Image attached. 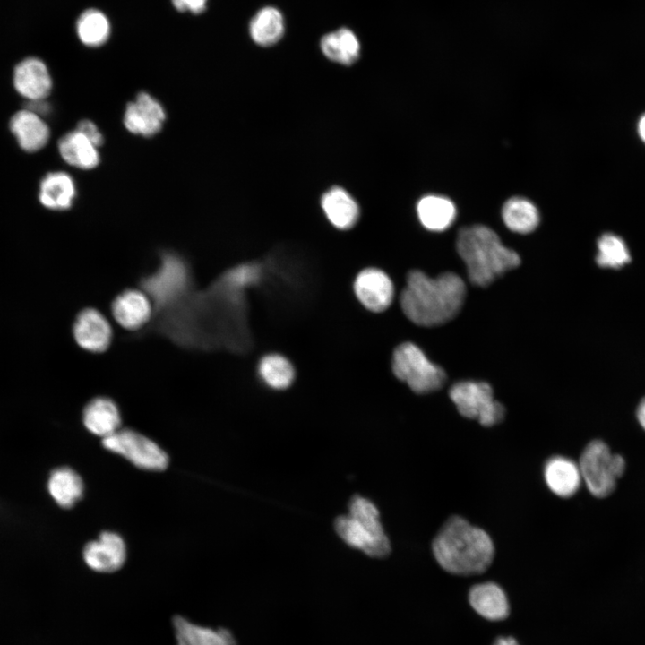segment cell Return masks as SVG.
<instances>
[{"label": "cell", "instance_id": "6da1fadb", "mask_svg": "<svg viewBox=\"0 0 645 645\" xmlns=\"http://www.w3.org/2000/svg\"><path fill=\"white\" fill-rule=\"evenodd\" d=\"M465 296L464 281L453 272L431 278L422 271L412 270L407 274L400 305L411 322L433 327L453 319L460 311Z\"/></svg>", "mask_w": 645, "mask_h": 645}, {"label": "cell", "instance_id": "7a4b0ae2", "mask_svg": "<svg viewBox=\"0 0 645 645\" xmlns=\"http://www.w3.org/2000/svg\"><path fill=\"white\" fill-rule=\"evenodd\" d=\"M494 545L489 534L461 516H451L432 542V552L439 566L459 576L484 572L494 557Z\"/></svg>", "mask_w": 645, "mask_h": 645}, {"label": "cell", "instance_id": "3957f363", "mask_svg": "<svg viewBox=\"0 0 645 645\" xmlns=\"http://www.w3.org/2000/svg\"><path fill=\"white\" fill-rule=\"evenodd\" d=\"M456 248L466 264L469 281L478 287L490 285L520 263V255L504 246L498 235L484 225L460 228Z\"/></svg>", "mask_w": 645, "mask_h": 645}, {"label": "cell", "instance_id": "277c9868", "mask_svg": "<svg viewBox=\"0 0 645 645\" xmlns=\"http://www.w3.org/2000/svg\"><path fill=\"white\" fill-rule=\"evenodd\" d=\"M379 517V512L371 501L357 495L350 502L349 514L339 517L335 529L350 546L372 557H383L390 553L391 544Z\"/></svg>", "mask_w": 645, "mask_h": 645}, {"label": "cell", "instance_id": "5b68a950", "mask_svg": "<svg viewBox=\"0 0 645 645\" xmlns=\"http://www.w3.org/2000/svg\"><path fill=\"white\" fill-rule=\"evenodd\" d=\"M391 367L394 376L417 394L435 391L446 381L444 370L431 362L417 345L409 341L395 347Z\"/></svg>", "mask_w": 645, "mask_h": 645}, {"label": "cell", "instance_id": "8992f818", "mask_svg": "<svg viewBox=\"0 0 645 645\" xmlns=\"http://www.w3.org/2000/svg\"><path fill=\"white\" fill-rule=\"evenodd\" d=\"M579 469L582 482L589 493L599 498L609 495L616 480L624 473L625 461L619 454L611 452L600 440L589 443L581 452Z\"/></svg>", "mask_w": 645, "mask_h": 645}, {"label": "cell", "instance_id": "52a82bcc", "mask_svg": "<svg viewBox=\"0 0 645 645\" xmlns=\"http://www.w3.org/2000/svg\"><path fill=\"white\" fill-rule=\"evenodd\" d=\"M459 413L475 419L486 427L493 426L504 417V407L494 398L492 387L485 382H459L449 391Z\"/></svg>", "mask_w": 645, "mask_h": 645}, {"label": "cell", "instance_id": "ba28073f", "mask_svg": "<svg viewBox=\"0 0 645 645\" xmlns=\"http://www.w3.org/2000/svg\"><path fill=\"white\" fill-rule=\"evenodd\" d=\"M102 444L143 469L162 470L168 463L167 453L156 443L131 429H118L103 438Z\"/></svg>", "mask_w": 645, "mask_h": 645}, {"label": "cell", "instance_id": "9c48e42d", "mask_svg": "<svg viewBox=\"0 0 645 645\" xmlns=\"http://www.w3.org/2000/svg\"><path fill=\"white\" fill-rule=\"evenodd\" d=\"M352 291L360 305L375 314L385 312L391 305L395 296L391 278L377 266L360 269L353 279Z\"/></svg>", "mask_w": 645, "mask_h": 645}, {"label": "cell", "instance_id": "30bf717a", "mask_svg": "<svg viewBox=\"0 0 645 645\" xmlns=\"http://www.w3.org/2000/svg\"><path fill=\"white\" fill-rule=\"evenodd\" d=\"M165 119L162 105L149 93L141 92L127 105L124 125L133 134L150 137L160 131Z\"/></svg>", "mask_w": 645, "mask_h": 645}, {"label": "cell", "instance_id": "8fae6325", "mask_svg": "<svg viewBox=\"0 0 645 645\" xmlns=\"http://www.w3.org/2000/svg\"><path fill=\"white\" fill-rule=\"evenodd\" d=\"M13 82L27 101L47 99L53 86L47 64L35 56L26 57L15 65Z\"/></svg>", "mask_w": 645, "mask_h": 645}, {"label": "cell", "instance_id": "7c38bea8", "mask_svg": "<svg viewBox=\"0 0 645 645\" xmlns=\"http://www.w3.org/2000/svg\"><path fill=\"white\" fill-rule=\"evenodd\" d=\"M126 557L123 538L114 532H103L97 540L88 543L83 550L87 565L99 572H113L120 569Z\"/></svg>", "mask_w": 645, "mask_h": 645}, {"label": "cell", "instance_id": "4fadbf2b", "mask_svg": "<svg viewBox=\"0 0 645 645\" xmlns=\"http://www.w3.org/2000/svg\"><path fill=\"white\" fill-rule=\"evenodd\" d=\"M471 608L482 618L499 622L510 614V602L503 589L494 581L475 584L469 591Z\"/></svg>", "mask_w": 645, "mask_h": 645}, {"label": "cell", "instance_id": "5bb4252c", "mask_svg": "<svg viewBox=\"0 0 645 645\" xmlns=\"http://www.w3.org/2000/svg\"><path fill=\"white\" fill-rule=\"evenodd\" d=\"M9 128L21 149L29 153L43 149L50 138V129L43 117L27 108L12 116Z\"/></svg>", "mask_w": 645, "mask_h": 645}, {"label": "cell", "instance_id": "9a60e30c", "mask_svg": "<svg viewBox=\"0 0 645 645\" xmlns=\"http://www.w3.org/2000/svg\"><path fill=\"white\" fill-rule=\"evenodd\" d=\"M73 336L82 348L100 352L105 350L111 340V328L106 318L97 310L82 311L73 325Z\"/></svg>", "mask_w": 645, "mask_h": 645}, {"label": "cell", "instance_id": "2e32d148", "mask_svg": "<svg viewBox=\"0 0 645 645\" xmlns=\"http://www.w3.org/2000/svg\"><path fill=\"white\" fill-rule=\"evenodd\" d=\"M543 475L548 489L562 498L574 495L582 482L578 463L561 455L546 461Z\"/></svg>", "mask_w": 645, "mask_h": 645}, {"label": "cell", "instance_id": "e0dca14e", "mask_svg": "<svg viewBox=\"0 0 645 645\" xmlns=\"http://www.w3.org/2000/svg\"><path fill=\"white\" fill-rule=\"evenodd\" d=\"M75 195L74 181L65 172H49L39 183V202L49 210L64 211L71 208Z\"/></svg>", "mask_w": 645, "mask_h": 645}, {"label": "cell", "instance_id": "ac0fdd59", "mask_svg": "<svg viewBox=\"0 0 645 645\" xmlns=\"http://www.w3.org/2000/svg\"><path fill=\"white\" fill-rule=\"evenodd\" d=\"M176 645H237L232 632L224 628L197 625L181 615L173 618Z\"/></svg>", "mask_w": 645, "mask_h": 645}, {"label": "cell", "instance_id": "d6986e66", "mask_svg": "<svg viewBox=\"0 0 645 645\" xmlns=\"http://www.w3.org/2000/svg\"><path fill=\"white\" fill-rule=\"evenodd\" d=\"M58 151L69 165L81 169H91L99 163L98 146L77 129L63 135Z\"/></svg>", "mask_w": 645, "mask_h": 645}, {"label": "cell", "instance_id": "ffe728a7", "mask_svg": "<svg viewBox=\"0 0 645 645\" xmlns=\"http://www.w3.org/2000/svg\"><path fill=\"white\" fill-rule=\"evenodd\" d=\"M322 210L329 221L341 230L351 228L359 217V208L353 197L341 187H333L322 198Z\"/></svg>", "mask_w": 645, "mask_h": 645}, {"label": "cell", "instance_id": "44dd1931", "mask_svg": "<svg viewBox=\"0 0 645 645\" xmlns=\"http://www.w3.org/2000/svg\"><path fill=\"white\" fill-rule=\"evenodd\" d=\"M112 310L116 322L129 330L142 326L151 313L149 299L138 290H126L119 295L113 303Z\"/></svg>", "mask_w": 645, "mask_h": 645}, {"label": "cell", "instance_id": "7402d4cb", "mask_svg": "<svg viewBox=\"0 0 645 645\" xmlns=\"http://www.w3.org/2000/svg\"><path fill=\"white\" fill-rule=\"evenodd\" d=\"M257 374L267 387L276 391L288 389L297 376L292 361L279 352L263 355L258 361Z\"/></svg>", "mask_w": 645, "mask_h": 645}, {"label": "cell", "instance_id": "603a6c76", "mask_svg": "<svg viewBox=\"0 0 645 645\" xmlns=\"http://www.w3.org/2000/svg\"><path fill=\"white\" fill-rule=\"evenodd\" d=\"M320 47L331 61L343 65L354 64L360 55L357 36L348 28H340L322 37Z\"/></svg>", "mask_w": 645, "mask_h": 645}, {"label": "cell", "instance_id": "cb8c5ba5", "mask_svg": "<svg viewBox=\"0 0 645 645\" xmlns=\"http://www.w3.org/2000/svg\"><path fill=\"white\" fill-rule=\"evenodd\" d=\"M120 414L116 404L108 398H96L84 408L83 423L92 434L107 437L119 429Z\"/></svg>", "mask_w": 645, "mask_h": 645}, {"label": "cell", "instance_id": "d4e9b609", "mask_svg": "<svg viewBox=\"0 0 645 645\" xmlns=\"http://www.w3.org/2000/svg\"><path fill=\"white\" fill-rule=\"evenodd\" d=\"M285 32V21L281 12L273 6H264L251 19L249 33L253 41L262 47L278 43Z\"/></svg>", "mask_w": 645, "mask_h": 645}, {"label": "cell", "instance_id": "484cf974", "mask_svg": "<svg viewBox=\"0 0 645 645\" xmlns=\"http://www.w3.org/2000/svg\"><path fill=\"white\" fill-rule=\"evenodd\" d=\"M421 224L432 231L447 229L456 217V207L448 198L440 195H426L417 206Z\"/></svg>", "mask_w": 645, "mask_h": 645}, {"label": "cell", "instance_id": "4316f807", "mask_svg": "<svg viewBox=\"0 0 645 645\" xmlns=\"http://www.w3.org/2000/svg\"><path fill=\"white\" fill-rule=\"evenodd\" d=\"M502 217L509 229L520 234L532 232L539 223L538 208L522 197L507 200L503 206Z\"/></svg>", "mask_w": 645, "mask_h": 645}, {"label": "cell", "instance_id": "83f0119b", "mask_svg": "<svg viewBox=\"0 0 645 645\" xmlns=\"http://www.w3.org/2000/svg\"><path fill=\"white\" fill-rule=\"evenodd\" d=\"M47 488L52 498L64 508L73 506L83 493L82 478L66 467L56 469L51 473Z\"/></svg>", "mask_w": 645, "mask_h": 645}, {"label": "cell", "instance_id": "f1b7e54d", "mask_svg": "<svg viewBox=\"0 0 645 645\" xmlns=\"http://www.w3.org/2000/svg\"><path fill=\"white\" fill-rule=\"evenodd\" d=\"M75 29L81 42L91 47L103 45L108 39L111 30L108 17L93 8L81 13Z\"/></svg>", "mask_w": 645, "mask_h": 645}, {"label": "cell", "instance_id": "f546056e", "mask_svg": "<svg viewBox=\"0 0 645 645\" xmlns=\"http://www.w3.org/2000/svg\"><path fill=\"white\" fill-rule=\"evenodd\" d=\"M632 258L624 241L612 233L603 234L598 240L596 262L602 268L619 269Z\"/></svg>", "mask_w": 645, "mask_h": 645}, {"label": "cell", "instance_id": "4dcf8cb0", "mask_svg": "<svg viewBox=\"0 0 645 645\" xmlns=\"http://www.w3.org/2000/svg\"><path fill=\"white\" fill-rule=\"evenodd\" d=\"M76 129L83 133L96 146L99 147L103 143V135L97 125L90 120H82L78 123Z\"/></svg>", "mask_w": 645, "mask_h": 645}, {"label": "cell", "instance_id": "1f68e13d", "mask_svg": "<svg viewBox=\"0 0 645 645\" xmlns=\"http://www.w3.org/2000/svg\"><path fill=\"white\" fill-rule=\"evenodd\" d=\"M208 0H171L174 7L180 12H190L192 13H202Z\"/></svg>", "mask_w": 645, "mask_h": 645}, {"label": "cell", "instance_id": "d6a6232c", "mask_svg": "<svg viewBox=\"0 0 645 645\" xmlns=\"http://www.w3.org/2000/svg\"><path fill=\"white\" fill-rule=\"evenodd\" d=\"M25 108L32 111L33 113L45 116L51 112V105L47 99L30 100L27 101Z\"/></svg>", "mask_w": 645, "mask_h": 645}, {"label": "cell", "instance_id": "836d02e7", "mask_svg": "<svg viewBox=\"0 0 645 645\" xmlns=\"http://www.w3.org/2000/svg\"><path fill=\"white\" fill-rule=\"evenodd\" d=\"M637 418L641 427L645 430V397L638 405Z\"/></svg>", "mask_w": 645, "mask_h": 645}, {"label": "cell", "instance_id": "e575fe53", "mask_svg": "<svg viewBox=\"0 0 645 645\" xmlns=\"http://www.w3.org/2000/svg\"><path fill=\"white\" fill-rule=\"evenodd\" d=\"M493 645H520V644L514 637L500 636L494 641Z\"/></svg>", "mask_w": 645, "mask_h": 645}, {"label": "cell", "instance_id": "d590c367", "mask_svg": "<svg viewBox=\"0 0 645 645\" xmlns=\"http://www.w3.org/2000/svg\"><path fill=\"white\" fill-rule=\"evenodd\" d=\"M638 130L641 138L645 142V115H643L639 121Z\"/></svg>", "mask_w": 645, "mask_h": 645}]
</instances>
